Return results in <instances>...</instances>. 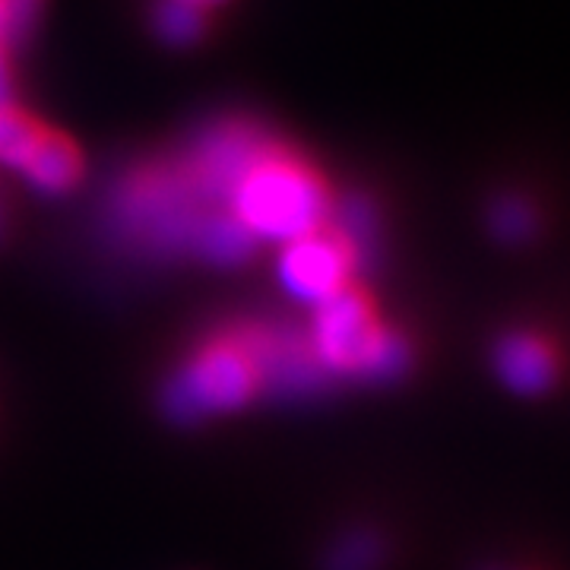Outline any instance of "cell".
I'll list each match as a JSON object with an SVG mask.
<instances>
[{
  "label": "cell",
  "mask_w": 570,
  "mask_h": 570,
  "mask_svg": "<svg viewBox=\"0 0 570 570\" xmlns=\"http://www.w3.org/2000/svg\"><path fill=\"white\" fill-rule=\"evenodd\" d=\"M311 346L321 365L336 374L362 381H393L409 367V343L374 317V307L362 292L343 288L317 305Z\"/></svg>",
  "instance_id": "obj_3"
},
{
  "label": "cell",
  "mask_w": 570,
  "mask_h": 570,
  "mask_svg": "<svg viewBox=\"0 0 570 570\" xmlns=\"http://www.w3.org/2000/svg\"><path fill=\"white\" fill-rule=\"evenodd\" d=\"M206 13L204 7L197 3H187V0H159L153 7V29L156 36L175 48H187V45H197L204 39L206 32Z\"/></svg>",
  "instance_id": "obj_10"
},
{
  "label": "cell",
  "mask_w": 570,
  "mask_h": 570,
  "mask_svg": "<svg viewBox=\"0 0 570 570\" xmlns=\"http://www.w3.org/2000/svg\"><path fill=\"white\" fill-rule=\"evenodd\" d=\"M45 130L48 127L36 121L29 111H22L17 102L3 105L0 108V163L22 168Z\"/></svg>",
  "instance_id": "obj_11"
},
{
  "label": "cell",
  "mask_w": 570,
  "mask_h": 570,
  "mask_svg": "<svg viewBox=\"0 0 570 570\" xmlns=\"http://www.w3.org/2000/svg\"><path fill=\"white\" fill-rule=\"evenodd\" d=\"M257 238L232 213H213L197 232L194 254L216 266H235L250 257Z\"/></svg>",
  "instance_id": "obj_9"
},
{
  "label": "cell",
  "mask_w": 570,
  "mask_h": 570,
  "mask_svg": "<svg viewBox=\"0 0 570 570\" xmlns=\"http://www.w3.org/2000/svg\"><path fill=\"white\" fill-rule=\"evenodd\" d=\"M377 558H381V546L371 532L346 535L330 554V570H371L377 564Z\"/></svg>",
  "instance_id": "obj_13"
},
{
  "label": "cell",
  "mask_w": 570,
  "mask_h": 570,
  "mask_svg": "<svg viewBox=\"0 0 570 570\" xmlns=\"http://www.w3.org/2000/svg\"><path fill=\"white\" fill-rule=\"evenodd\" d=\"M355 269L358 264H355L352 250L330 225L288 242L283 261H279V276H283L285 288L295 298L314 302V305L348 288V276Z\"/></svg>",
  "instance_id": "obj_6"
},
{
  "label": "cell",
  "mask_w": 570,
  "mask_h": 570,
  "mask_svg": "<svg viewBox=\"0 0 570 570\" xmlns=\"http://www.w3.org/2000/svg\"><path fill=\"white\" fill-rule=\"evenodd\" d=\"M213 213L175 159L134 168L111 197V228L146 254L194 250L197 232Z\"/></svg>",
  "instance_id": "obj_2"
},
{
  "label": "cell",
  "mask_w": 570,
  "mask_h": 570,
  "mask_svg": "<svg viewBox=\"0 0 570 570\" xmlns=\"http://www.w3.org/2000/svg\"><path fill=\"white\" fill-rule=\"evenodd\" d=\"M20 171L45 194H67L80 181L82 156L63 134L48 127Z\"/></svg>",
  "instance_id": "obj_8"
},
{
  "label": "cell",
  "mask_w": 570,
  "mask_h": 570,
  "mask_svg": "<svg viewBox=\"0 0 570 570\" xmlns=\"http://www.w3.org/2000/svg\"><path fill=\"white\" fill-rule=\"evenodd\" d=\"M235 340L242 343L257 371L261 390L279 396H298L307 390H317L326 381V367L321 365L311 340L292 330L247 326V330H235Z\"/></svg>",
  "instance_id": "obj_5"
},
{
  "label": "cell",
  "mask_w": 570,
  "mask_h": 570,
  "mask_svg": "<svg viewBox=\"0 0 570 570\" xmlns=\"http://www.w3.org/2000/svg\"><path fill=\"white\" fill-rule=\"evenodd\" d=\"M491 232L508 245H520L535 232V209L523 197H501L491 206Z\"/></svg>",
  "instance_id": "obj_12"
},
{
  "label": "cell",
  "mask_w": 570,
  "mask_h": 570,
  "mask_svg": "<svg viewBox=\"0 0 570 570\" xmlns=\"http://www.w3.org/2000/svg\"><path fill=\"white\" fill-rule=\"evenodd\" d=\"M17 102L13 99V45L0 39V108Z\"/></svg>",
  "instance_id": "obj_15"
},
{
  "label": "cell",
  "mask_w": 570,
  "mask_h": 570,
  "mask_svg": "<svg viewBox=\"0 0 570 570\" xmlns=\"http://www.w3.org/2000/svg\"><path fill=\"white\" fill-rule=\"evenodd\" d=\"M0 39L10 41V32H7V3L0 0ZM13 45V41H10Z\"/></svg>",
  "instance_id": "obj_16"
},
{
  "label": "cell",
  "mask_w": 570,
  "mask_h": 570,
  "mask_svg": "<svg viewBox=\"0 0 570 570\" xmlns=\"http://www.w3.org/2000/svg\"><path fill=\"white\" fill-rule=\"evenodd\" d=\"M257 390H261L257 371L250 365L247 352L235 340V333H225L200 348L171 377L165 390V409L178 422H197L209 412L245 406Z\"/></svg>",
  "instance_id": "obj_4"
},
{
  "label": "cell",
  "mask_w": 570,
  "mask_h": 570,
  "mask_svg": "<svg viewBox=\"0 0 570 570\" xmlns=\"http://www.w3.org/2000/svg\"><path fill=\"white\" fill-rule=\"evenodd\" d=\"M225 209L254 238L288 245L324 228L333 213V200L317 168L273 137V142L238 178Z\"/></svg>",
  "instance_id": "obj_1"
},
{
  "label": "cell",
  "mask_w": 570,
  "mask_h": 570,
  "mask_svg": "<svg viewBox=\"0 0 570 570\" xmlns=\"http://www.w3.org/2000/svg\"><path fill=\"white\" fill-rule=\"evenodd\" d=\"M3 3H7V32H10V41L17 45L36 29L45 0H3Z\"/></svg>",
  "instance_id": "obj_14"
},
{
  "label": "cell",
  "mask_w": 570,
  "mask_h": 570,
  "mask_svg": "<svg viewBox=\"0 0 570 570\" xmlns=\"http://www.w3.org/2000/svg\"><path fill=\"white\" fill-rule=\"evenodd\" d=\"M494 367H498V377L504 381V387L523 393V396L546 393L558 374L554 352L530 333L504 336L494 348Z\"/></svg>",
  "instance_id": "obj_7"
},
{
  "label": "cell",
  "mask_w": 570,
  "mask_h": 570,
  "mask_svg": "<svg viewBox=\"0 0 570 570\" xmlns=\"http://www.w3.org/2000/svg\"><path fill=\"white\" fill-rule=\"evenodd\" d=\"M3 228H7V206H3V194H0V235H3Z\"/></svg>",
  "instance_id": "obj_17"
},
{
  "label": "cell",
  "mask_w": 570,
  "mask_h": 570,
  "mask_svg": "<svg viewBox=\"0 0 570 570\" xmlns=\"http://www.w3.org/2000/svg\"><path fill=\"white\" fill-rule=\"evenodd\" d=\"M187 3H197V7L209 10V7H216V3H223V0H187Z\"/></svg>",
  "instance_id": "obj_18"
}]
</instances>
